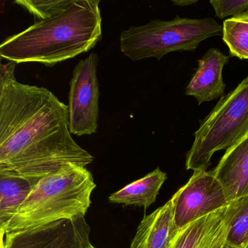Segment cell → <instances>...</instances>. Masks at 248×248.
Returning <instances> with one entry per match:
<instances>
[{
	"mask_svg": "<svg viewBox=\"0 0 248 248\" xmlns=\"http://www.w3.org/2000/svg\"><path fill=\"white\" fill-rule=\"evenodd\" d=\"M226 207H223L197 248H223L229 232V223L225 217Z\"/></svg>",
	"mask_w": 248,
	"mask_h": 248,
	"instance_id": "17",
	"label": "cell"
},
{
	"mask_svg": "<svg viewBox=\"0 0 248 248\" xmlns=\"http://www.w3.org/2000/svg\"><path fill=\"white\" fill-rule=\"evenodd\" d=\"M223 248H233V246H232V245H229V244L226 243L225 244L224 246L223 247Z\"/></svg>",
	"mask_w": 248,
	"mask_h": 248,
	"instance_id": "21",
	"label": "cell"
},
{
	"mask_svg": "<svg viewBox=\"0 0 248 248\" xmlns=\"http://www.w3.org/2000/svg\"><path fill=\"white\" fill-rule=\"evenodd\" d=\"M99 0H74L64 11L36 21L0 46V56L17 64L37 62L47 67L93 48L102 37Z\"/></svg>",
	"mask_w": 248,
	"mask_h": 248,
	"instance_id": "2",
	"label": "cell"
},
{
	"mask_svg": "<svg viewBox=\"0 0 248 248\" xmlns=\"http://www.w3.org/2000/svg\"><path fill=\"white\" fill-rule=\"evenodd\" d=\"M198 2V0H172V2L178 7L190 6Z\"/></svg>",
	"mask_w": 248,
	"mask_h": 248,
	"instance_id": "19",
	"label": "cell"
},
{
	"mask_svg": "<svg viewBox=\"0 0 248 248\" xmlns=\"http://www.w3.org/2000/svg\"><path fill=\"white\" fill-rule=\"evenodd\" d=\"M74 0H17L15 3L32 14L37 21H46L62 14Z\"/></svg>",
	"mask_w": 248,
	"mask_h": 248,
	"instance_id": "16",
	"label": "cell"
},
{
	"mask_svg": "<svg viewBox=\"0 0 248 248\" xmlns=\"http://www.w3.org/2000/svg\"><path fill=\"white\" fill-rule=\"evenodd\" d=\"M229 59L218 49L210 48L198 61V68L186 88V95L194 97L198 104L223 97L226 85L222 72Z\"/></svg>",
	"mask_w": 248,
	"mask_h": 248,
	"instance_id": "9",
	"label": "cell"
},
{
	"mask_svg": "<svg viewBox=\"0 0 248 248\" xmlns=\"http://www.w3.org/2000/svg\"><path fill=\"white\" fill-rule=\"evenodd\" d=\"M212 172L229 202L248 194V134L226 150Z\"/></svg>",
	"mask_w": 248,
	"mask_h": 248,
	"instance_id": "8",
	"label": "cell"
},
{
	"mask_svg": "<svg viewBox=\"0 0 248 248\" xmlns=\"http://www.w3.org/2000/svg\"><path fill=\"white\" fill-rule=\"evenodd\" d=\"M96 185L85 167L67 164L32 186L16 214L1 230V244L12 248L20 236L34 234L86 214Z\"/></svg>",
	"mask_w": 248,
	"mask_h": 248,
	"instance_id": "3",
	"label": "cell"
},
{
	"mask_svg": "<svg viewBox=\"0 0 248 248\" xmlns=\"http://www.w3.org/2000/svg\"><path fill=\"white\" fill-rule=\"evenodd\" d=\"M94 248L93 246L90 243H87L86 245H84V246L80 247V248Z\"/></svg>",
	"mask_w": 248,
	"mask_h": 248,
	"instance_id": "20",
	"label": "cell"
},
{
	"mask_svg": "<svg viewBox=\"0 0 248 248\" xmlns=\"http://www.w3.org/2000/svg\"><path fill=\"white\" fill-rule=\"evenodd\" d=\"M225 217L229 223L226 243L235 248H248V194L229 202Z\"/></svg>",
	"mask_w": 248,
	"mask_h": 248,
	"instance_id": "13",
	"label": "cell"
},
{
	"mask_svg": "<svg viewBox=\"0 0 248 248\" xmlns=\"http://www.w3.org/2000/svg\"><path fill=\"white\" fill-rule=\"evenodd\" d=\"M16 65L0 68V175L34 186L65 165L92 163L72 138L68 106L47 88L18 82Z\"/></svg>",
	"mask_w": 248,
	"mask_h": 248,
	"instance_id": "1",
	"label": "cell"
},
{
	"mask_svg": "<svg viewBox=\"0 0 248 248\" xmlns=\"http://www.w3.org/2000/svg\"><path fill=\"white\" fill-rule=\"evenodd\" d=\"M98 63V55L92 53L81 60L74 69L68 105L72 135L91 136L98 130L100 98Z\"/></svg>",
	"mask_w": 248,
	"mask_h": 248,
	"instance_id": "6",
	"label": "cell"
},
{
	"mask_svg": "<svg viewBox=\"0 0 248 248\" xmlns=\"http://www.w3.org/2000/svg\"><path fill=\"white\" fill-rule=\"evenodd\" d=\"M31 188V184L22 178L0 175V228L16 214Z\"/></svg>",
	"mask_w": 248,
	"mask_h": 248,
	"instance_id": "12",
	"label": "cell"
},
{
	"mask_svg": "<svg viewBox=\"0 0 248 248\" xmlns=\"http://www.w3.org/2000/svg\"><path fill=\"white\" fill-rule=\"evenodd\" d=\"M175 197L150 215L139 224L130 248H168L177 232L174 221Z\"/></svg>",
	"mask_w": 248,
	"mask_h": 248,
	"instance_id": "10",
	"label": "cell"
},
{
	"mask_svg": "<svg viewBox=\"0 0 248 248\" xmlns=\"http://www.w3.org/2000/svg\"><path fill=\"white\" fill-rule=\"evenodd\" d=\"M222 35L232 56L248 60V12L225 20Z\"/></svg>",
	"mask_w": 248,
	"mask_h": 248,
	"instance_id": "14",
	"label": "cell"
},
{
	"mask_svg": "<svg viewBox=\"0 0 248 248\" xmlns=\"http://www.w3.org/2000/svg\"><path fill=\"white\" fill-rule=\"evenodd\" d=\"M248 134V78L220 98L202 122L186 158V170H207L212 156L229 149Z\"/></svg>",
	"mask_w": 248,
	"mask_h": 248,
	"instance_id": "5",
	"label": "cell"
},
{
	"mask_svg": "<svg viewBox=\"0 0 248 248\" xmlns=\"http://www.w3.org/2000/svg\"><path fill=\"white\" fill-rule=\"evenodd\" d=\"M173 196L177 230L229 204L221 184L211 170L194 172Z\"/></svg>",
	"mask_w": 248,
	"mask_h": 248,
	"instance_id": "7",
	"label": "cell"
},
{
	"mask_svg": "<svg viewBox=\"0 0 248 248\" xmlns=\"http://www.w3.org/2000/svg\"><path fill=\"white\" fill-rule=\"evenodd\" d=\"M222 34L223 27L214 18L177 16L171 21L153 20L123 30L120 48L133 62L149 58L161 60L172 52L194 51L204 40Z\"/></svg>",
	"mask_w": 248,
	"mask_h": 248,
	"instance_id": "4",
	"label": "cell"
},
{
	"mask_svg": "<svg viewBox=\"0 0 248 248\" xmlns=\"http://www.w3.org/2000/svg\"><path fill=\"white\" fill-rule=\"evenodd\" d=\"M221 210L222 208L178 229L168 248H197Z\"/></svg>",
	"mask_w": 248,
	"mask_h": 248,
	"instance_id": "15",
	"label": "cell"
},
{
	"mask_svg": "<svg viewBox=\"0 0 248 248\" xmlns=\"http://www.w3.org/2000/svg\"><path fill=\"white\" fill-rule=\"evenodd\" d=\"M210 4L220 19L248 12V0H210Z\"/></svg>",
	"mask_w": 248,
	"mask_h": 248,
	"instance_id": "18",
	"label": "cell"
},
{
	"mask_svg": "<svg viewBox=\"0 0 248 248\" xmlns=\"http://www.w3.org/2000/svg\"><path fill=\"white\" fill-rule=\"evenodd\" d=\"M167 174L159 168L140 179L129 184L108 197L110 202L149 207L156 201Z\"/></svg>",
	"mask_w": 248,
	"mask_h": 248,
	"instance_id": "11",
	"label": "cell"
}]
</instances>
